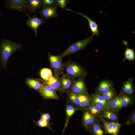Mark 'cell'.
I'll use <instances>...</instances> for the list:
<instances>
[{
  "label": "cell",
  "mask_w": 135,
  "mask_h": 135,
  "mask_svg": "<svg viewBox=\"0 0 135 135\" xmlns=\"http://www.w3.org/2000/svg\"><path fill=\"white\" fill-rule=\"evenodd\" d=\"M98 101L107 105L109 101L106 100L104 97L99 94L94 95L92 96Z\"/></svg>",
  "instance_id": "obj_34"
},
{
  "label": "cell",
  "mask_w": 135,
  "mask_h": 135,
  "mask_svg": "<svg viewBox=\"0 0 135 135\" xmlns=\"http://www.w3.org/2000/svg\"><path fill=\"white\" fill-rule=\"evenodd\" d=\"M102 116L114 121H116L117 119V116L114 113L108 110H105L104 111Z\"/></svg>",
  "instance_id": "obj_23"
},
{
  "label": "cell",
  "mask_w": 135,
  "mask_h": 135,
  "mask_svg": "<svg viewBox=\"0 0 135 135\" xmlns=\"http://www.w3.org/2000/svg\"><path fill=\"white\" fill-rule=\"evenodd\" d=\"M64 66L66 74L73 79L84 76L86 74V72L82 66L70 60L64 64Z\"/></svg>",
  "instance_id": "obj_2"
},
{
  "label": "cell",
  "mask_w": 135,
  "mask_h": 135,
  "mask_svg": "<svg viewBox=\"0 0 135 135\" xmlns=\"http://www.w3.org/2000/svg\"><path fill=\"white\" fill-rule=\"evenodd\" d=\"M124 91L126 93L131 94L133 92L132 83L131 81L128 80L124 84Z\"/></svg>",
  "instance_id": "obj_24"
},
{
  "label": "cell",
  "mask_w": 135,
  "mask_h": 135,
  "mask_svg": "<svg viewBox=\"0 0 135 135\" xmlns=\"http://www.w3.org/2000/svg\"><path fill=\"white\" fill-rule=\"evenodd\" d=\"M55 1L56 6L62 8H66L67 4L69 2V0H56Z\"/></svg>",
  "instance_id": "obj_32"
},
{
  "label": "cell",
  "mask_w": 135,
  "mask_h": 135,
  "mask_svg": "<svg viewBox=\"0 0 135 135\" xmlns=\"http://www.w3.org/2000/svg\"><path fill=\"white\" fill-rule=\"evenodd\" d=\"M124 55L126 59L130 60H134V54L132 49L127 48L125 52Z\"/></svg>",
  "instance_id": "obj_25"
},
{
  "label": "cell",
  "mask_w": 135,
  "mask_h": 135,
  "mask_svg": "<svg viewBox=\"0 0 135 135\" xmlns=\"http://www.w3.org/2000/svg\"><path fill=\"white\" fill-rule=\"evenodd\" d=\"M112 85V84L108 81H102L99 84L98 90L100 93L107 91L110 90Z\"/></svg>",
  "instance_id": "obj_20"
},
{
  "label": "cell",
  "mask_w": 135,
  "mask_h": 135,
  "mask_svg": "<svg viewBox=\"0 0 135 135\" xmlns=\"http://www.w3.org/2000/svg\"><path fill=\"white\" fill-rule=\"evenodd\" d=\"M26 8L32 12H35L42 6L41 0H26Z\"/></svg>",
  "instance_id": "obj_14"
},
{
  "label": "cell",
  "mask_w": 135,
  "mask_h": 135,
  "mask_svg": "<svg viewBox=\"0 0 135 135\" xmlns=\"http://www.w3.org/2000/svg\"><path fill=\"white\" fill-rule=\"evenodd\" d=\"M26 83L31 88L39 91L43 84L42 81L38 79L30 78L27 79Z\"/></svg>",
  "instance_id": "obj_18"
},
{
  "label": "cell",
  "mask_w": 135,
  "mask_h": 135,
  "mask_svg": "<svg viewBox=\"0 0 135 135\" xmlns=\"http://www.w3.org/2000/svg\"><path fill=\"white\" fill-rule=\"evenodd\" d=\"M86 87L83 79L80 78L77 80H74L70 93L79 94L86 92Z\"/></svg>",
  "instance_id": "obj_7"
},
{
  "label": "cell",
  "mask_w": 135,
  "mask_h": 135,
  "mask_svg": "<svg viewBox=\"0 0 135 135\" xmlns=\"http://www.w3.org/2000/svg\"><path fill=\"white\" fill-rule=\"evenodd\" d=\"M88 108L89 112L94 116L99 115L102 110L100 107L92 102Z\"/></svg>",
  "instance_id": "obj_22"
},
{
  "label": "cell",
  "mask_w": 135,
  "mask_h": 135,
  "mask_svg": "<svg viewBox=\"0 0 135 135\" xmlns=\"http://www.w3.org/2000/svg\"><path fill=\"white\" fill-rule=\"evenodd\" d=\"M40 15L46 20L58 16L56 6H49L43 8L40 10Z\"/></svg>",
  "instance_id": "obj_8"
},
{
  "label": "cell",
  "mask_w": 135,
  "mask_h": 135,
  "mask_svg": "<svg viewBox=\"0 0 135 135\" xmlns=\"http://www.w3.org/2000/svg\"><path fill=\"white\" fill-rule=\"evenodd\" d=\"M26 0H10L8 1L9 8L22 12L26 8Z\"/></svg>",
  "instance_id": "obj_13"
},
{
  "label": "cell",
  "mask_w": 135,
  "mask_h": 135,
  "mask_svg": "<svg viewBox=\"0 0 135 135\" xmlns=\"http://www.w3.org/2000/svg\"><path fill=\"white\" fill-rule=\"evenodd\" d=\"M37 125L41 127H47L50 128L48 121L40 118L36 122Z\"/></svg>",
  "instance_id": "obj_33"
},
{
  "label": "cell",
  "mask_w": 135,
  "mask_h": 135,
  "mask_svg": "<svg viewBox=\"0 0 135 135\" xmlns=\"http://www.w3.org/2000/svg\"><path fill=\"white\" fill-rule=\"evenodd\" d=\"M80 101L79 106L82 108L88 107L92 101L89 96L86 92L78 94Z\"/></svg>",
  "instance_id": "obj_15"
},
{
  "label": "cell",
  "mask_w": 135,
  "mask_h": 135,
  "mask_svg": "<svg viewBox=\"0 0 135 135\" xmlns=\"http://www.w3.org/2000/svg\"><path fill=\"white\" fill-rule=\"evenodd\" d=\"M83 118L84 125L87 129L94 123L95 117L89 112H86L84 113Z\"/></svg>",
  "instance_id": "obj_16"
},
{
  "label": "cell",
  "mask_w": 135,
  "mask_h": 135,
  "mask_svg": "<svg viewBox=\"0 0 135 135\" xmlns=\"http://www.w3.org/2000/svg\"><path fill=\"white\" fill-rule=\"evenodd\" d=\"M48 57L51 67L54 72L60 75L62 73L64 66L62 62L63 57L62 55L55 56L49 53Z\"/></svg>",
  "instance_id": "obj_4"
},
{
  "label": "cell",
  "mask_w": 135,
  "mask_h": 135,
  "mask_svg": "<svg viewBox=\"0 0 135 135\" xmlns=\"http://www.w3.org/2000/svg\"><path fill=\"white\" fill-rule=\"evenodd\" d=\"M27 15L28 18L26 22V24L33 30L35 36H36L38 28L44 24L45 21L43 18H40L36 15L31 17L27 14Z\"/></svg>",
  "instance_id": "obj_5"
},
{
  "label": "cell",
  "mask_w": 135,
  "mask_h": 135,
  "mask_svg": "<svg viewBox=\"0 0 135 135\" xmlns=\"http://www.w3.org/2000/svg\"><path fill=\"white\" fill-rule=\"evenodd\" d=\"M61 91L64 92L70 91L73 84L74 79L66 74H63L60 77Z\"/></svg>",
  "instance_id": "obj_10"
},
{
  "label": "cell",
  "mask_w": 135,
  "mask_h": 135,
  "mask_svg": "<svg viewBox=\"0 0 135 135\" xmlns=\"http://www.w3.org/2000/svg\"><path fill=\"white\" fill-rule=\"evenodd\" d=\"M101 93H102L101 96L108 101L111 100L114 94L113 92L111 90Z\"/></svg>",
  "instance_id": "obj_28"
},
{
  "label": "cell",
  "mask_w": 135,
  "mask_h": 135,
  "mask_svg": "<svg viewBox=\"0 0 135 135\" xmlns=\"http://www.w3.org/2000/svg\"><path fill=\"white\" fill-rule=\"evenodd\" d=\"M77 110V109L71 105L68 106L66 108V112L67 120L72 116Z\"/></svg>",
  "instance_id": "obj_27"
},
{
  "label": "cell",
  "mask_w": 135,
  "mask_h": 135,
  "mask_svg": "<svg viewBox=\"0 0 135 135\" xmlns=\"http://www.w3.org/2000/svg\"><path fill=\"white\" fill-rule=\"evenodd\" d=\"M41 118L48 121L50 118V116L48 113L42 114Z\"/></svg>",
  "instance_id": "obj_35"
},
{
  "label": "cell",
  "mask_w": 135,
  "mask_h": 135,
  "mask_svg": "<svg viewBox=\"0 0 135 135\" xmlns=\"http://www.w3.org/2000/svg\"><path fill=\"white\" fill-rule=\"evenodd\" d=\"M45 83L56 90L60 91V74L54 72L53 76L48 81L42 80Z\"/></svg>",
  "instance_id": "obj_9"
},
{
  "label": "cell",
  "mask_w": 135,
  "mask_h": 135,
  "mask_svg": "<svg viewBox=\"0 0 135 135\" xmlns=\"http://www.w3.org/2000/svg\"><path fill=\"white\" fill-rule=\"evenodd\" d=\"M40 75L42 78L45 81H48L53 76L51 70L46 68H44L41 70L40 72Z\"/></svg>",
  "instance_id": "obj_21"
},
{
  "label": "cell",
  "mask_w": 135,
  "mask_h": 135,
  "mask_svg": "<svg viewBox=\"0 0 135 135\" xmlns=\"http://www.w3.org/2000/svg\"><path fill=\"white\" fill-rule=\"evenodd\" d=\"M131 102V99L129 97L124 96L121 97V104L122 107H124L128 105Z\"/></svg>",
  "instance_id": "obj_29"
},
{
  "label": "cell",
  "mask_w": 135,
  "mask_h": 135,
  "mask_svg": "<svg viewBox=\"0 0 135 135\" xmlns=\"http://www.w3.org/2000/svg\"><path fill=\"white\" fill-rule=\"evenodd\" d=\"M104 124L106 132L112 135H118L121 124L116 122H104Z\"/></svg>",
  "instance_id": "obj_11"
},
{
  "label": "cell",
  "mask_w": 135,
  "mask_h": 135,
  "mask_svg": "<svg viewBox=\"0 0 135 135\" xmlns=\"http://www.w3.org/2000/svg\"><path fill=\"white\" fill-rule=\"evenodd\" d=\"M42 85L39 92L44 97L48 98L57 99L58 97L56 90L44 83L42 80Z\"/></svg>",
  "instance_id": "obj_6"
},
{
  "label": "cell",
  "mask_w": 135,
  "mask_h": 135,
  "mask_svg": "<svg viewBox=\"0 0 135 135\" xmlns=\"http://www.w3.org/2000/svg\"><path fill=\"white\" fill-rule=\"evenodd\" d=\"M68 98L76 106H79L80 101L78 94L70 93Z\"/></svg>",
  "instance_id": "obj_26"
},
{
  "label": "cell",
  "mask_w": 135,
  "mask_h": 135,
  "mask_svg": "<svg viewBox=\"0 0 135 135\" xmlns=\"http://www.w3.org/2000/svg\"><path fill=\"white\" fill-rule=\"evenodd\" d=\"M66 10H67L77 14L86 18L88 21L90 29L92 33V34L98 36L99 31L98 29V26L96 22L92 20L90 18L87 16L80 12H75L70 9H66Z\"/></svg>",
  "instance_id": "obj_12"
},
{
  "label": "cell",
  "mask_w": 135,
  "mask_h": 135,
  "mask_svg": "<svg viewBox=\"0 0 135 135\" xmlns=\"http://www.w3.org/2000/svg\"><path fill=\"white\" fill-rule=\"evenodd\" d=\"M135 113H134V114L132 116V119H131V120H132V122H135Z\"/></svg>",
  "instance_id": "obj_36"
},
{
  "label": "cell",
  "mask_w": 135,
  "mask_h": 135,
  "mask_svg": "<svg viewBox=\"0 0 135 135\" xmlns=\"http://www.w3.org/2000/svg\"><path fill=\"white\" fill-rule=\"evenodd\" d=\"M42 6L43 8L47 6H56V1L54 0H42Z\"/></svg>",
  "instance_id": "obj_30"
},
{
  "label": "cell",
  "mask_w": 135,
  "mask_h": 135,
  "mask_svg": "<svg viewBox=\"0 0 135 135\" xmlns=\"http://www.w3.org/2000/svg\"><path fill=\"white\" fill-rule=\"evenodd\" d=\"M91 99L92 102L100 107L102 110L108 109L107 105L98 101L92 97Z\"/></svg>",
  "instance_id": "obj_31"
},
{
  "label": "cell",
  "mask_w": 135,
  "mask_h": 135,
  "mask_svg": "<svg viewBox=\"0 0 135 135\" xmlns=\"http://www.w3.org/2000/svg\"><path fill=\"white\" fill-rule=\"evenodd\" d=\"M121 97L117 96L110 100L108 104V109L114 110L121 108Z\"/></svg>",
  "instance_id": "obj_17"
},
{
  "label": "cell",
  "mask_w": 135,
  "mask_h": 135,
  "mask_svg": "<svg viewBox=\"0 0 135 135\" xmlns=\"http://www.w3.org/2000/svg\"><path fill=\"white\" fill-rule=\"evenodd\" d=\"M2 14H1L0 15V17H1V16H2Z\"/></svg>",
  "instance_id": "obj_37"
},
{
  "label": "cell",
  "mask_w": 135,
  "mask_h": 135,
  "mask_svg": "<svg viewBox=\"0 0 135 135\" xmlns=\"http://www.w3.org/2000/svg\"><path fill=\"white\" fill-rule=\"evenodd\" d=\"M92 126L91 132L93 135H105V132L99 124L94 123Z\"/></svg>",
  "instance_id": "obj_19"
},
{
  "label": "cell",
  "mask_w": 135,
  "mask_h": 135,
  "mask_svg": "<svg viewBox=\"0 0 135 135\" xmlns=\"http://www.w3.org/2000/svg\"><path fill=\"white\" fill-rule=\"evenodd\" d=\"M22 45L6 39H2L0 46V59L2 67L6 69L7 62L12 54L20 49Z\"/></svg>",
  "instance_id": "obj_1"
},
{
  "label": "cell",
  "mask_w": 135,
  "mask_h": 135,
  "mask_svg": "<svg viewBox=\"0 0 135 135\" xmlns=\"http://www.w3.org/2000/svg\"><path fill=\"white\" fill-rule=\"evenodd\" d=\"M94 36V35L92 34L88 38L74 43L70 46L62 54L64 57L84 49L90 42Z\"/></svg>",
  "instance_id": "obj_3"
}]
</instances>
